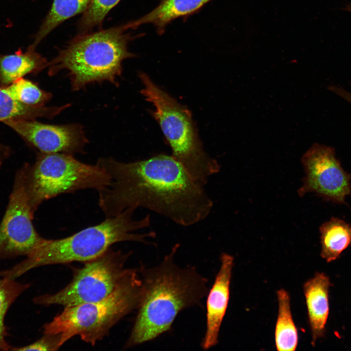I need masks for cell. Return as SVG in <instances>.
<instances>
[{
  "mask_svg": "<svg viewBox=\"0 0 351 351\" xmlns=\"http://www.w3.org/2000/svg\"><path fill=\"white\" fill-rule=\"evenodd\" d=\"M34 213L26 190L23 169L17 177L0 224V259L26 256L44 238L34 228Z\"/></svg>",
  "mask_w": 351,
  "mask_h": 351,
  "instance_id": "cell-9",
  "label": "cell"
},
{
  "mask_svg": "<svg viewBox=\"0 0 351 351\" xmlns=\"http://www.w3.org/2000/svg\"><path fill=\"white\" fill-rule=\"evenodd\" d=\"M322 257L328 262L335 260L351 245V226L337 218H332L320 227Z\"/></svg>",
  "mask_w": 351,
  "mask_h": 351,
  "instance_id": "cell-17",
  "label": "cell"
},
{
  "mask_svg": "<svg viewBox=\"0 0 351 351\" xmlns=\"http://www.w3.org/2000/svg\"><path fill=\"white\" fill-rule=\"evenodd\" d=\"M179 247L176 244L157 266L138 270L141 296L128 347L168 331L182 310L198 304L208 294V281L195 267L180 268L174 261Z\"/></svg>",
  "mask_w": 351,
  "mask_h": 351,
  "instance_id": "cell-2",
  "label": "cell"
},
{
  "mask_svg": "<svg viewBox=\"0 0 351 351\" xmlns=\"http://www.w3.org/2000/svg\"><path fill=\"white\" fill-rule=\"evenodd\" d=\"M141 292L138 270L129 269L111 294L98 301L65 307L43 326V333L58 335L61 346L76 335L95 345L120 319L137 309Z\"/></svg>",
  "mask_w": 351,
  "mask_h": 351,
  "instance_id": "cell-5",
  "label": "cell"
},
{
  "mask_svg": "<svg viewBox=\"0 0 351 351\" xmlns=\"http://www.w3.org/2000/svg\"><path fill=\"white\" fill-rule=\"evenodd\" d=\"M3 88L15 100L29 106H44L52 98L51 93L41 89L32 81L23 78Z\"/></svg>",
  "mask_w": 351,
  "mask_h": 351,
  "instance_id": "cell-21",
  "label": "cell"
},
{
  "mask_svg": "<svg viewBox=\"0 0 351 351\" xmlns=\"http://www.w3.org/2000/svg\"><path fill=\"white\" fill-rule=\"evenodd\" d=\"M30 286L29 284H22L0 277V350H11L12 347L6 341L8 335L4 323L5 315L16 299Z\"/></svg>",
  "mask_w": 351,
  "mask_h": 351,
  "instance_id": "cell-20",
  "label": "cell"
},
{
  "mask_svg": "<svg viewBox=\"0 0 351 351\" xmlns=\"http://www.w3.org/2000/svg\"><path fill=\"white\" fill-rule=\"evenodd\" d=\"M301 161L305 176L298 191L299 196L311 192L333 202H344L351 194V174L343 170L333 148L313 144Z\"/></svg>",
  "mask_w": 351,
  "mask_h": 351,
  "instance_id": "cell-10",
  "label": "cell"
},
{
  "mask_svg": "<svg viewBox=\"0 0 351 351\" xmlns=\"http://www.w3.org/2000/svg\"><path fill=\"white\" fill-rule=\"evenodd\" d=\"M24 170L34 212L43 201L57 195L87 189L99 192L111 181L106 172L97 163L86 164L65 153L40 152L35 163Z\"/></svg>",
  "mask_w": 351,
  "mask_h": 351,
  "instance_id": "cell-7",
  "label": "cell"
},
{
  "mask_svg": "<svg viewBox=\"0 0 351 351\" xmlns=\"http://www.w3.org/2000/svg\"><path fill=\"white\" fill-rule=\"evenodd\" d=\"M65 109L60 107H32L20 103L13 99L0 87V121L12 119H34L37 117L52 118Z\"/></svg>",
  "mask_w": 351,
  "mask_h": 351,
  "instance_id": "cell-19",
  "label": "cell"
},
{
  "mask_svg": "<svg viewBox=\"0 0 351 351\" xmlns=\"http://www.w3.org/2000/svg\"><path fill=\"white\" fill-rule=\"evenodd\" d=\"M278 312L275 328V344L278 351H293L298 343V333L292 315L289 293L277 292Z\"/></svg>",
  "mask_w": 351,
  "mask_h": 351,
  "instance_id": "cell-18",
  "label": "cell"
},
{
  "mask_svg": "<svg viewBox=\"0 0 351 351\" xmlns=\"http://www.w3.org/2000/svg\"><path fill=\"white\" fill-rule=\"evenodd\" d=\"M328 88L333 93L351 104V92L347 91L341 87L335 85L330 86Z\"/></svg>",
  "mask_w": 351,
  "mask_h": 351,
  "instance_id": "cell-24",
  "label": "cell"
},
{
  "mask_svg": "<svg viewBox=\"0 0 351 351\" xmlns=\"http://www.w3.org/2000/svg\"><path fill=\"white\" fill-rule=\"evenodd\" d=\"M119 1L93 0L78 21V27L80 34L89 32L96 27H101L107 14Z\"/></svg>",
  "mask_w": 351,
  "mask_h": 351,
  "instance_id": "cell-22",
  "label": "cell"
},
{
  "mask_svg": "<svg viewBox=\"0 0 351 351\" xmlns=\"http://www.w3.org/2000/svg\"><path fill=\"white\" fill-rule=\"evenodd\" d=\"M41 153H82L88 142L80 125H52L34 119L2 122Z\"/></svg>",
  "mask_w": 351,
  "mask_h": 351,
  "instance_id": "cell-11",
  "label": "cell"
},
{
  "mask_svg": "<svg viewBox=\"0 0 351 351\" xmlns=\"http://www.w3.org/2000/svg\"><path fill=\"white\" fill-rule=\"evenodd\" d=\"M211 0H161L159 4L151 12L126 24L128 29H135L142 24H152L156 27L157 33L161 34L171 21L195 13Z\"/></svg>",
  "mask_w": 351,
  "mask_h": 351,
  "instance_id": "cell-14",
  "label": "cell"
},
{
  "mask_svg": "<svg viewBox=\"0 0 351 351\" xmlns=\"http://www.w3.org/2000/svg\"><path fill=\"white\" fill-rule=\"evenodd\" d=\"M60 338L58 334H44L35 342L26 346L13 347L12 351H56L60 347Z\"/></svg>",
  "mask_w": 351,
  "mask_h": 351,
  "instance_id": "cell-23",
  "label": "cell"
},
{
  "mask_svg": "<svg viewBox=\"0 0 351 351\" xmlns=\"http://www.w3.org/2000/svg\"><path fill=\"white\" fill-rule=\"evenodd\" d=\"M46 59L29 46L14 54H0V83L10 84L30 73H38L47 67Z\"/></svg>",
  "mask_w": 351,
  "mask_h": 351,
  "instance_id": "cell-15",
  "label": "cell"
},
{
  "mask_svg": "<svg viewBox=\"0 0 351 351\" xmlns=\"http://www.w3.org/2000/svg\"><path fill=\"white\" fill-rule=\"evenodd\" d=\"M131 254L109 248L77 270L63 289L55 293L37 296L33 301L39 305L66 307L101 300L115 290L127 273L129 269H125L124 265Z\"/></svg>",
  "mask_w": 351,
  "mask_h": 351,
  "instance_id": "cell-8",
  "label": "cell"
},
{
  "mask_svg": "<svg viewBox=\"0 0 351 351\" xmlns=\"http://www.w3.org/2000/svg\"><path fill=\"white\" fill-rule=\"evenodd\" d=\"M329 277L317 273L303 285L309 322L312 335V344L324 334L329 313Z\"/></svg>",
  "mask_w": 351,
  "mask_h": 351,
  "instance_id": "cell-13",
  "label": "cell"
},
{
  "mask_svg": "<svg viewBox=\"0 0 351 351\" xmlns=\"http://www.w3.org/2000/svg\"><path fill=\"white\" fill-rule=\"evenodd\" d=\"M234 259V257L230 254L226 253L221 254L219 271L211 289L208 292L206 330L201 343L204 350H208L218 342L219 332L229 299Z\"/></svg>",
  "mask_w": 351,
  "mask_h": 351,
  "instance_id": "cell-12",
  "label": "cell"
},
{
  "mask_svg": "<svg viewBox=\"0 0 351 351\" xmlns=\"http://www.w3.org/2000/svg\"><path fill=\"white\" fill-rule=\"evenodd\" d=\"M93 0H53L51 7L29 47L36 49L54 29L68 19L84 13Z\"/></svg>",
  "mask_w": 351,
  "mask_h": 351,
  "instance_id": "cell-16",
  "label": "cell"
},
{
  "mask_svg": "<svg viewBox=\"0 0 351 351\" xmlns=\"http://www.w3.org/2000/svg\"><path fill=\"white\" fill-rule=\"evenodd\" d=\"M139 77L144 85L140 92L155 108L152 115L172 149V156L195 181L204 186L220 167L204 150L190 112L159 88L146 74L140 72Z\"/></svg>",
  "mask_w": 351,
  "mask_h": 351,
  "instance_id": "cell-6",
  "label": "cell"
},
{
  "mask_svg": "<svg viewBox=\"0 0 351 351\" xmlns=\"http://www.w3.org/2000/svg\"><path fill=\"white\" fill-rule=\"evenodd\" d=\"M96 163L111 179L108 187L98 192V204L106 218L141 207L187 227L203 220L213 208L204 186L172 156L160 154L131 162L101 157Z\"/></svg>",
  "mask_w": 351,
  "mask_h": 351,
  "instance_id": "cell-1",
  "label": "cell"
},
{
  "mask_svg": "<svg viewBox=\"0 0 351 351\" xmlns=\"http://www.w3.org/2000/svg\"><path fill=\"white\" fill-rule=\"evenodd\" d=\"M136 209L130 207L119 214L105 219L98 224L84 229L73 234L59 239L44 238L22 261L3 271V275L15 279L29 270L42 266L72 262H87L105 252L113 244L135 241L149 244V237L156 233L133 232L151 225V217L133 218Z\"/></svg>",
  "mask_w": 351,
  "mask_h": 351,
  "instance_id": "cell-3",
  "label": "cell"
},
{
  "mask_svg": "<svg viewBox=\"0 0 351 351\" xmlns=\"http://www.w3.org/2000/svg\"><path fill=\"white\" fill-rule=\"evenodd\" d=\"M127 30L124 24L80 34L48 62L49 74L66 70L74 91L92 83H115L121 74L123 60L136 57L128 50L133 37Z\"/></svg>",
  "mask_w": 351,
  "mask_h": 351,
  "instance_id": "cell-4",
  "label": "cell"
}]
</instances>
